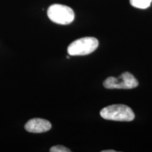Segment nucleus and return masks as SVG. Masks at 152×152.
Returning a JSON list of instances; mask_svg holds the SVG:
<instances>
[{
    "mask_svg": "<svg viewBox=\"0 0 152 152\" xmlns=\"http://www.w3.org/2000/svg\"><path fill=\"white\" fill-rule=\"evenodd\" d=\"M100 115L104 119L115 121H132L134 118L132 110L124 104H113L101 110Z\"/></svg>",
    "mask_w": 152,
    "mask_h": 152,
    "instance_id": "f257e3e1",
    "label": "nucleus"
},
{
    "mask_svg": "<svg viewBox=\"0 0 152 152\" xmlns=\"http://www.w3.org/2000/svg\"><path fill=\"white\" fill-rule=\"evenodd\" d=\"M99 46L97 39L92 37H85L74 41L68 47L70 56H85L96 50Z\"/></svg>",
    "mask_w": 152,
    "mask_h": 152,
    "instance_id": "f03ea898",
    "label": "nucleus"
},
{
    "mask_svg": "<svg viewBox=\"0 0 152 152\" xmlns=\"http://www.w3.org/2000/svg\"><path fill=\"white\" fill-rule=\"evenodd\" d=\"M47 16L52 22L60 25L71 23L75 18L74 11L71 7L58 4H52L49 7Z\"/></svg>",
    "mask_w": 152,
    "mask_h": 152,
    "instance_id": "7ed1b4c3",
    "label": "nucleus"
},
{
    "mask_svg": "<svg viewBox=\"0 0 152 152\" xmlns=\"http://www.w3.org/2000/svg\"><path fill=\"white\" fill-rule=\"evenodd\" d=\"M139 83L135 77L129 72H125L118 77H109L104 80L103 85L106 89H129L135 88Z\"/></svg>",
    "mask_w": 152,
    "mask_h": 152,
    "instance_id": "20e7f679",
    "label": "nucleus"
},
{
    "mask_svg": "<svg viewBox=\"0 0 152 152\" xmlns=\"http://www.w3.org/2000/svg\"><path fill=\"white\" fill-rule=\"evenodd\" d=\"M52 124L49 121L42 118H33L28 121L25 125L26 131L32 133H42L51 130Z\"/></svg>",
    "mask_w": 152,
    "mask_h": 152,
    "instance_id": "39448f33",
    "label": "nucleus"
},
{
    "mask_svg": "<svg viewBox=\"0 0 152 152\" xmlns=\"http://www.w3.org/2000/svg\"><path fill=\"white\" fill-rule=\"evenodd\" d=\"M130 4L137 9H145L151 6L152 0H130Z\"/></svg>",
    "mask_w": 152,
    "mask_h": 152,
    "instance_id": "423d86ee",
    "label": "nucleus"
},
{
    "mask_svg": "<svg viewBox=\"0 0 152 152\" xmlns=\"http://www.w3.org/2000/svg\"><path fill=\"white\" fill-rule=\"evenodd\" d=\"M49 151L51 152H70L71 151V150L68 149V148L64 147V146L58 145V146L52 147Z\"/></svg>",
    "mask_w": 152,
    "mask_h": 152,
    "instance_id": "0eeeda50",
    "label": "nucleus"
},
{
    "mask_svg": "<svg viewBox=\"0 0 152 152\" xmlns=\"http://www.w3.org/2000/svg\"><path fill=\"white\" fill-rule=\"evenodd\" d=\"M102 152H115L114 150H106V151H102Z\"/></svg>",
    "mask_w": 152,
    "mask_h": 152,
    "instance_id": "6e6552de",
    "label": "nucleus"
}]
</instances>
